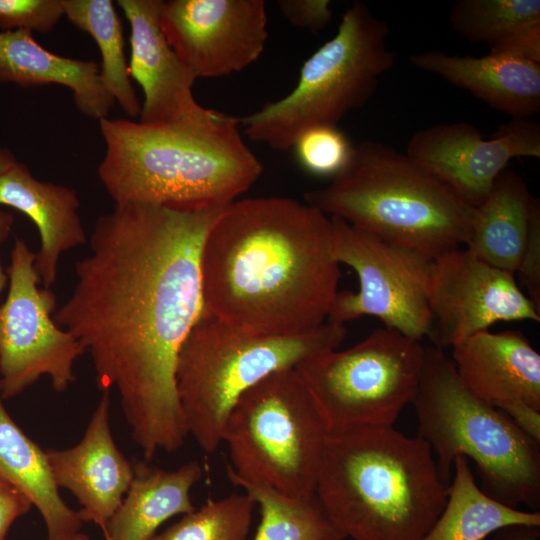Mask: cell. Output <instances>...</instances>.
<instances>
[{
    "instance_id": "8",
    "label": "cell",
    "mask_w": 540,
    "mask_h": 540,
    "mask_svg": "<svg viewBox=\"0 0 540 540\" xmlns=\"http://www.w3.org/2000/svg\"><path fill=\"white\" fill-rule=\"evenodd\" d=\"M388 36L386 21L364 2L354 1L336 34L304 62L294 89L240 118L245 135L283 151L312 127L337 126L369 101L381 76L394 67Z\"/></svg>"
},
{
    "instance_id": "12",
    "label": "cell",
    "mask_w": 540,
    "mask_h": 540,
    "mask_svg": "<svg viewBox=\"0 0 540 540\" xmlns=\"http://www.w3.org/2000/svg\"><path fill=\"white\" fill-rule=\"evenodd\" d=\"M35 253L17 238L7 269L8 293L0 304V384L10 399L48 376L55 391L74 381L73 366L84 353L77 339L54 321L56 295L40 288Z\"/></svg>"
},
{
    "instance_id": "41",
    "label": "cell",
    "mask_w": 540,
    "mask_h": 540,
    "mask_svg": "<svg viewBox=\"0 0 540 540\" xmlns=\"http://www.w3.org/2000/svg\"><path fill=\"white\" fill-rule=\"evenodd\" d=\"M493 540H502V539L496 536Z\"/></svg>"
},
{
    "instance_id": "22",
    "label": "cell",
    "mask_w": 540,
    "mask_h": 540,
    "mask_svg": "<svg viewBox=\"0 0 540 540\" xmlns=\"http://www.w3.org/2000/svg\"><path fill=\"white\" fill-rule=\"evenodd\" d=\"M2 400L0 384V475L38 509L47 540H91L80 531L78 512L61 498L46 452L17 426Z\"/></svg>"
},
{
    "instance_id": "23",
    "label": "cell",
    "mask_w": 540,
    "mask_h": 540,
    "mask_svg": "<svg viewBox=\"0 0 540 540\" xmlns=\"http://www.w3.org/2000/svg\"><path fill=\"white\" fill-rule=\"evenodd\" d=\"M133 468L126 497L101 529L113 540H150L162 523L195 510L190 491L203 474L198 461H189L174 470L140 463Z\"/></svg>"
},
{
    "instance_id": "7",
    "label": "cell",
    "mask_w": 540,
    "mask_h": 540,
    "mask_svg": "<svg viewBox=\"0 0 540 540\" xmlns=\"http://www.w3.org/2000/svg\"><path fill=\"white\" fill-rule=\"evenodd\" d=\"M346 333L344 325L326 321L297 335H258L204 310L176 363V387L189 435L203 451H216L223 443L227 418L244 392L273 372L338 349Z\"/></svg>"
},
{
    "instance_id": "38",
    "label": "cell",
    "mask_w": 540,
    "mask_h": 540,
    "mask_svg": "<svg viewBox=\"0 0 540 540\" xmlns=\"http://www.w3.org/2000/svg\"><path fill=\"white\" fill-rule=\"evenodd\" d=\"M14 222L13 215L9 212L0 209V243L3 242L9 235L12 224ZM8 285V275L4 272L0 262V298L5 287Z\"/></svg>"
},
{
    "instance_id": "15",
    "label": "cell",
    "mask_w": 540,
    "mask_h": 540,
    "mask_svg": "<svg viewBox=\"0 0 540 540\" xmlns=\"http://www.w3.org/2000/svg\"><path fill=\"white\" fill-rule=\"evenodd\" d=\"M405 153L477 208L511 159L540 157V125L513 118L485 139L467 122L437 124L415 132Z\"/></svg>"
},
{
    "instance_id": "28",
    "label": "cell",
    "mask_w": 540,
    "mask_h": 540,
    "mask_svg": "<svg viewBox=\"0 0 540 540\" xmlns=\"http://www.w3.org/2000/svg\"><path fill=\"white\" fill-rule=\"evenodd\" d=\"M449 21L453 30L472 43L489 46L540 23L539 0H457Z\"/></svg>"
},
{
    "instance_id": "1",
    "label": "cell",
    "mask_w": 540,
    "mask_h": 540,
    "mask_svg": "<svg viewBox=\"0 0 540 540\" xmlns=\"http://www.w3.org/2000/svg\"><path fill=\"white\" fill-rule=\"evenodd\" d=\"M223 208L115 204L96 221L72 293L53 316L90 355L98 389L118 392L148 460L178 450L189 435L176 363L204 312L201 250Z\"/></svg>"
},
{
    "instance_id": "31",
    "label": "cell",
    "mask_w": 540,
    "mask_h": 540,
    "mask_svg": "<svg viewBox=\"0 0 540 540\" xmlns=\"http://www.w3.org/2000/svg\"><path fill=\"white\" fill-rule=\"evenodd\" d=\"M64 15L62 0H0V28L3 32H50Z\"/></svg>"
},
{
    "instance_id": "29",
    "label": "cell",
    "mask_w": 540,
    "mask_h": 540,
    "mask_svg": "<svg viewBox=\"0 0 540 540\" xmlns=\"http://www.w3.org/2000/svg\"><path fill=\"white\" fill-rule=\"evenodd\" d=\"M255 507L247 492L211 500L150 540H248Z\"/></svg>"
},
{
    "instance_id": "20",
    "label": "cell",
    "mask_w": 540,
    "mask_h": 540,
    "mask_svg": "<svg viewBox=\"0 0 540 540\" xmlns=\"http://www.w3.org/2000/svg\"><path fill=\"white\" fill-rule=\"evenodd\" d=\"M410 62L513 118H529L540 111V63L490 53L482 57L450 55L440 50L415 53Z\"/></svg>"
},
{
    "instance_id": "18",
    "label": "cell",
    "mask_w": 540,
    "mask_h": 540,
    "mask_svg": "<svg viewBox=\"0 0 540 540\" xmlns=\"http://www.w3.org/2000/svg\"><path fill=\"white\" fill-rule=\"evenodd\" d=\"M452 348L457 374L475 396L494 407L521 401L540 410V354L520 331L486 330Z\"/></svg>"
},
{
    "instance_id": "10",
    "label": "cell",
    "mask_w": 540,
    "mask_h": 540,
    "mask_svg": "<svg viewBox=\"0 0 540 540\" xmlns=\"http://www.w3.org/2000/svg\"><path fill=\"white\" fill-rule=\"evenodd\" d=\"M425 347L386 327L345 350L315 354L295 370L329 435L393 426L417 392Z\"/></svg>"
},
{
    "instance_id": "16",
    "label": "cell",
    "mask_w": 540,
    "mask_h": 540,
    "mask_svg": "<svg viewBox=\"0 0 540 540\" xmlns=\"http://www.w3.org/2000/svg\"><path fill=\"white\" fill-rule=\"evenodd\" d=\"M162 0H118L131 28L130 77L141 86L140 121L170 124L198 115L195 78L169 45L160 25Z\"/></svg>"
},
{
    "instance_id": "5",
    "label": "cell",
    "mask_w": 540,
    "mask_h": 540,
    "mask_svg": "<svg viewBox=\"0 0 540 540\" xmlns=\"http://www.w3.org/2000/svg\"><path fill=\"white\" fill-rule=\"evenodd\" d=\"M304 202L431 258L467 244L475 211L406 153L373 140L354 146L344 168Z\"/></svg>"
},
{
    "instance_id": "24",
    "label": "cell",
    "mask_w": 540,
    "mask_h": 540,
    "mask_svg": "<svg viewBox=\"0 0 540 540\" xmlns=\"http://www.w3.org/2000/svg\"><path fill=\"white\" fill-rule=\"evenodd\" d=\"M537 201L523 179L506 168L486 200L475 208L465 248L487 264L515 274Z\"/></svg>"
},
{
    "instance_id": "6",
    "label": "cell",
    "mask_w": 540,
    "mask_h": 540,
    "mask_svg": "<svg viewBox=\"0 0 540 540\" xmlns=\"http://www.w3.org/2000/svg\"><path fill=\"white\" fill-rule=\"evenodd\" d=\"M418 435L428 443L441 480L450 485L454 460H472L481 490L511 507H540V444L463 384L451 358L425 347L413 398Z\"/></svg>"
},
{
    "instance_id": "2",
    "label": "cell",
    "mask_w": 540,
    "mask_h": 540,
    "mask_svg": "<svg viewBox=\"0 0 540 540\" xmlns=\"http://www.w3.org/2000/svg\"><path fill=\"white\" fill-rule=\"evenodd\" d=\"M339 265L330 216L288 197L235 200L202 245L204 310L258 335L301 334L326 322Z\"/></svg>"
},
{
    "instance_id": "9",
    "label": "cell",
    "mask_w": 540,
    "mask_h": 540,
    "mask_svg": "<svg viewBox=\"0 0 540 540\" xmlns=\"http://www.w3.org/2000/svg\"><path fill=\"white\" fill-rule=\"evenodd\" d=\"M328 435L295 368L273 372L244 392L227 418L228 478L310 498Z\"/></svg>"
},
{
    "instance_id": "36",
    "label": "cell",
    "mask_w": 540,
    "mask_h": 540,
    "mask_svg": "<svg viewBox=\"0 0 540 540\" xmlns=\"http://www.w3.org/2000/svg\"><path fill=\"white\" fill-rule=\"evenodd\" d=\"M506 414L527 436L540 444V410L521 401H509L496 407Z\"/></svg>"
},
{
    "instance_id": "30",
    "label": "cell",
    "mask_w": 540,
    "mask_h": 540,
    "mask_svg": "<svg viewBox=\"0 0 540 540\" xmlns=\"http://www.w3.org/2000/svg\"><path fill=\"white\" fill-rule=\"evenodd\" d=\"M353 145L337 126H316L303 132L292 146L299 165L319 177L337 175L347 164Z\"/></svg>"
},
{
    "instance_id": "34",
    "label": "cell",
    "mask_w": 540,
    "mask_h": 540,
    "mask_svg": "<svg viewBox=\"0 0 540 540\" xmlns=\"http://www.w3.org/2000/svg\"><path fill=\"white\" fill-rule=\"evenodd\" d=\"M489 53L540 63V23L525 27L490 46Z\"/></svg>"
},
{
    "instance_id": "17",
    "label": "cell",
    "mask_w": 540,
    "mask_h": 540,
    "mask_svg": "<svg viewBox=\"0 0 540 540\" xmlns=\"http://www.w3.org/2000/svg\"><path fill=\"white\" fill-rule=\"evenodd\" d=\"M109 393H102L78 444L45 451L57 486L70 491L81 505V520L101 529L119 508L134 476L112 436Z\"/></svg>"
},
{
    "instance_id": "11",
    "label": "cell",
    "mask_w": 540,
    "mask_h": 540,
    "mask_svg": "<svg viewBox=\"0 0 540 540\" xmlns=\"http://www.w3.org/2000/svg\"><path fill=\"white\" fill-rule=\"evenodd\" d=\"M333 250L339 264L357 274V292H337L327 322L373 316L386 328L422 341L430 323L427 286L431 257L331 217Z\"/></svg>"
},
{
    "instance_id": "33",
    "label": "cell",
    "mask_w": 540,
    "mask_h": 540,
    "mask_svg": "<svg viewBox=\"0 0 540 540\" xmlns=\"http://www.w3.org/2000/svg\"><path fill=\"white\" fill-rule=\"evenodd\" d=\"M329 0H279L277 6L293 26L319 33L330 23L333 12Z\"/></svg>"
},
{
    "instance_id": "39",
    "label": "cell",
    "mask_w": 540,
    "mask_h": 540,
    "mask_svg": "<svg viewBox=\"0 0 540 540\" xmlns=\"http://www.w3.org/2000/svg\"><path fill=\"white\" fill-rule=\"evenodd\" d=\"M17 163L13 154L5 148H0V174L6 172Z\"/></svg>"
},
{
    "instance_id": "32",
    "label": "cell",
    "mask_w": 540,
    "mask_h": 540,
    "mask_svg": "<svg viewBox=\"0 0 540 540\" xmlns=\"http://www.w3.org/2000/svg\"><path fill=\"white\" fill-rule=\"evenodd\" d=\"M527 297L540 311V200L536 202L530 221L526 246L515 272Z\"/></svg>"
},
{
    "instance_id": "37",
    "label": "cell",
    "mask_w": 540,
    "mask_h": 540,
    "mask_svg": "<svg viewBox=\"0 0 540 540\" xmlns=\"http://www.w3.org/2000/svg\"><path fill=\"white\" fill-rule=\"evenodd\" d=\"M502 540H540V526L512 525L498 531Z\"/></svg>"
},
{
    "instance_id": "25",
    "label": "cell",
    "mask_w": 540,
    "mask_h": 540,
    "mask_svg": "<svg viewBox=\"0 0 540 540\" xmlns=\"http://www.w3.org/2000/svg\"><path fill=\"white\" fill-rule=\"evenodd\" d=\"M469 463L463 456L454 460L445 506L423 540H483L512 525L540 526L539 511H520L485 494Z\"/></svg>"
},
{
    "instance_id": "26",
    "label": "cell",
    "mask_w": 540,
    "mask_h": 540,
    "mask_svg": "<svg viewBox=\"0 0 540 540\" xmlns=\"http://www.w3.org/2000/svg\"><path fill=\"white\" fill-rule=\"evenodd\" d=\"M65 15L95 40L101 53L102 82L127 116L136 118L141 104L124 54L123 29L111 0H62Z\"/></svg>"
},
{
    "instance_id": "13",
    "label": "cell",
    "mask_w": 540,
    "mask_h": 540,
    "mask_svg": "<svg viewBox=\"0 0 540 540\" xmlns=\"http://www.w3.org/2000/svg\"><path fill=\"white\" fill-rule=\"evenodd\" d=\"M427 337L436 348L453 347L500 321H540V311L520 289L515 274L493 267L468 249L432 259Z\"/></svg>"
},
{
    "instance_id": "14",
    "label": "cell",
    "mask_w": 540,
    "mask_h": 540,
    "mask_svg": "<svg viewBox=\"0 0 540 540\" xmlns=\"http://www.w3.org/2000/svg\"><path fill=\"white\" fill-rule=\"evenodd\" d=\"M161 29L195 79L243 70L268 39L264 0L163 1Z\"/></svg>"
},
{
    "instance_id": "4",
    "label": "cell",
    "mask_w": 540,
    "mask_h": 540,
    "mask_svg": "<svg viewBox=\"0 0 540 540\" xmlns=\"http://www.w3.org/2000/svg\"><path fill=\"white\" fill-rule=\"evenodd\" d=\"M433 455L393 426L328 435L315 495L345 538L423 540L449 488Z\"/></svg>"
},
{
    "instance_id": "35",
    "label": "cell",
    "mask_w": 540,
    "mask_h": 540,
    "mask_svg": "<svg viewBox=\"0 0 540 540\" xmlns=\"http://www.w3.org/2000/svg\"><path fill=\"white\" fill-rule=\"evenodd\" d=\"M32 507L30 500L0 475V540H6L14 521Z\"/></svg>"
},
{
    "instance_id": "19",
    "label": "cell",
    "mask_w": 540,
    "mask_h": 540,
    "mask_svg": "<svg viewBox=\"0 0 540 540\" xmlns=\"http://www.w3.org/2000/svg\"><path fill=\"white\" fill-rule=\"evenodd\" d=\"M0 205L20 211L37 227L40 249L34 266L41 284L49 289L56 282L61 256L87 241L76 191L39 181L17 162L0 174Z\"/></svg>"
},
{
    "instance_id": "21",
    "label": "cell",
    "mask_w": 540,
    "mask_h": 540,
    "mask_svg": "<svg viewBox=\"0 0 540 540\" xmlns=\"http://www.w3.org/2000/svg\"><path fill=\"white\" fill-rule=\"evenodd\" d=\"M0 82L65 86L72 91L77 108L97 120L107 117L115 103L96 62L54 54L42 47L29 30L0 32Z\"/></svg>"
},
{
    "instance_id": "27",
    "label": "cell",
    "mask_w": 540,
    "mask_h": 540,
    "mask_svg": "<svg viewBox=\"0 0 540 540\" xmlns=\"http://www.w3.org/2000/svg\"><path fill=\"white\" fill-rule=\"evenodd\" d=\"M255 500L259 524L253 540H343L316 495L293 498L268 487L236 481Z\"/></svg>"
},
{
    "instance_id": "3",
    "label": "cell",
    "mask_w": 540,
    "mask_h": 540,
    "mask_svg": "<svg viewBox=\"0 0 540 540\" xmlns=\"http://www.w3.org/2000/svg\"><path fill=\"white\" fill-rule=\"evenodd\" d=\"M99 124L106 149L98 176L115 204L222 208L263 171L242 137L240 118L214 109L170 124L108 117Z\"/></svg>"
},
{
    "instance_id": "40",
    "label": "cell",
    "mask_w": 540,
    "mask_h": 540,
    "mask_svg": "<svg viewBox=\"0 0 540 540\" xmlns=\"http://www.w3.org/2000/svg\"><path fill=\"white\" fill-rule=\"evenodd\" d=\"M105 540H113L108 534L103 533Z\"/></svg>"
}]
</instances>
